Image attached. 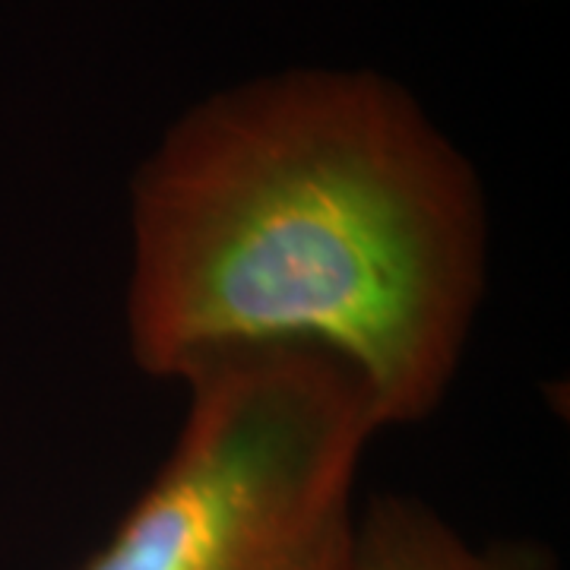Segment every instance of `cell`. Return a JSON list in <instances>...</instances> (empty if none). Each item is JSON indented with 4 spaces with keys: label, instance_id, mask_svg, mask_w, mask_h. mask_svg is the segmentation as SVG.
<instances>
[{
    "label": "cell",
    "instance_id": "obj_1",
    "mask_svg": "<svg viewBox=\"0 0 570 570\" xmlns=\"http://www.w3.org/2000/svg\"><path fill=\"white\" fill-rule=\"evenodd\" d=\"M479 171L374 70L302 67L209 96L130 181L124 333L142 374L305 352L384 431L444 406L489 292Z\"/></svg>",
    "mask_w": 570,
    "mask_h": 570
},
{
    "label": "cell",
    "instance_id": "obj_2",
    "mask_svg": "<svg viewBox=\"0 0 570 570\" xmlns=\"http://www.w3.org/2000/svg\"><path fill=\"white\" fill-rule=\"evenodd\" d=\"M187 390L165 463L77 570H343L384 422L343 365L279 352Z\"/></svg>",
    "mask_w": 570,
    "mask_h": 570
},
{
    "label": "cell",
    "instance_id": "obj_3",
    "mask_svg": "<svg viewBox=\"0 0 570 570\" xmlns=\"http://www.w3.org/2000/svg\"><path fill=\"white\" fill-rule=\"evenodd\" d=\"M343 570H554L535 542L475 546L425 501L374 494L355 510Z\"/></svg>",
    "mask_w": 570,
    "mask_h": 570
}]
</instances>
